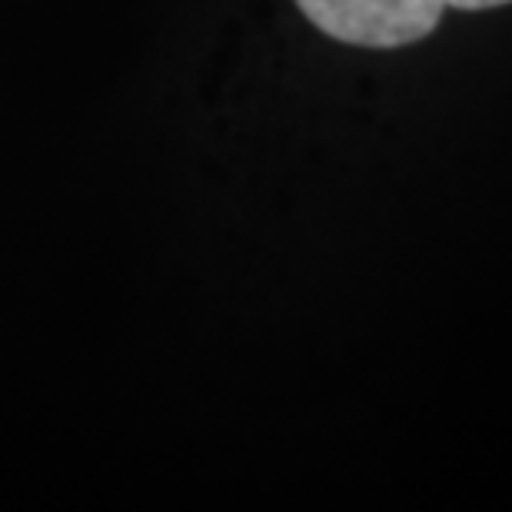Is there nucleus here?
Listing matches in <instances>:
<instances>
[{"label":"nucleus","mask_w":512,"mask_h":512,"mask_svg":"<svg viewBox=\"0 0 512 512\" xmlns=\"http://www.w3.org/2000/svg\"><path fill=\"white\" fill-rule=\"evenodd\" d=\"M300 14L346 47L396 50L426 40L446 14V0H293Z\"/></svg>","instance_id":"f257e3e1"},{"label":"nucleus","mask_w":512,"mask_h":512,"mask_svg":"<svg viewBox=\"0 0 512 512\" xmlns=\"http://www.w3.org/2000/svg\"><path fill=\"white\" fill-rule=\"evenodd\" d=\"M506 4H512V0H446L449 10H466V14H476V10H496Z\"/></svg>","instance_id":"f03ea898"}]
</instances>
